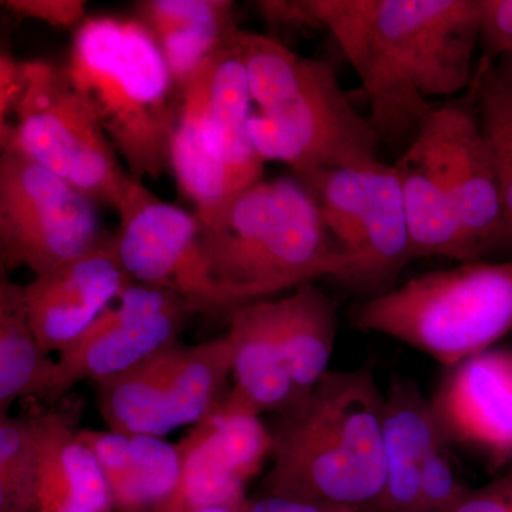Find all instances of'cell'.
Masks as SVG:
<instances>
[{
	"instance_id": "6da1fadb",
	"label": "cell",
	"mask_w": 512,
	"mask_h": 512,
	"mask_svg": "<svg viewBox=\"0 0 512 512\" xmlns=\"http://www.w3.org/2000/svg\"><path fill=\"white\" fill-rule=\"evenodd\" d=\"M352 64L380 143L407 147L436 107L473 84L477 0H305Z\"/></svg>"
},
{
	"instance_id": "7a4b0ae2",
	"label": "cell",
	"mask_w": 512,
	"mask_h": 512,
	"mask_svg": "<svg viewBox=\"0 0 512 512\" xmlns=\"http://www.w3.org/2000/svg\"><path fill=\"white\" fill-rule=\"evenodd\" d=\"M383 413L372 360L353 370H329L268 424L272 466L259 497L376 512L386 481Z\"/></svg>"
},
{
	"instance_id": "3957f363",
	"label": "cell",
	"mask_w": 512,
	"mask_h": 512,
	"mask_svg": "<svg viewBox=\"0 0 512 512\" xmlns=\"http://www.w3.org/2000/svg\"><path fill=\"white\" fill-rule=\"evenodd\" d=\"M198 221L208 272L237 306L319 278L340 282L349 269L318 205L296 177L259 181Z\"/></svg>"
},
{
	"instance_id": "277c9868",
	"label": "cell",
	"mask_w": 512,
	"mask_h": 512,
	"mask_svg": "<svg viewBox=\"0 0 512 512\" xmlns=\"http://www.w3.org/2000/svg\"><path fill=\"white\" fill-rule=\"evenodd\" d=\"M239 39L258 109L249 137L265 163L279 161L293 174L382 163L375 128L328 63L295 55L272 37L241 30Z\"/></svg>"
},
{
	"instance_id": "5b68a950",
	"label": "cell",
	"mask_w": 512,
	"mask_h": 512,
	"mask_svg": "<svg viewBox=\"0 0 512 512\" xmlns=\"http://www.w3.org/2000/svg\"><path fill=\"white\" fill-rule=\"evenodd\" d=\"M64 66L134 180L173 174L181 87L136 18L84 20Z\"/></svg>"
},
{
	"instance_id": "8992f818",
	"label": "cell",
	"mask_w": 512,
	"mask_h": 512,
	"mask_svg": "<svg viewBox=\"0 0 512 512\" xmlns=\"http://www.w3.org/2000/svg\"><path fill=\"white\" fill-rule=\"evenodd\" d=\"M352 323L451 369L512 332V262H461L416 276L357 306Z\"/></svg>"
},
{
	"instance_id": "52a82bcc",
	"label": "cell",
	"mask_w": 512,
	"mask_h": 512,
	"mask_svg": "<svg viewBox=\"0 0 512 512\" xmlns=\"http://www.w3.org/2000/svg\"><path fill=\"white\" fill-rule=\"evenodd\" d=\"M241 30L181 86L171 167L178 188L194 202L198 220L217 214L264 180L265 161L252 146L248 131L254 103Z\"/></svg>"
},
{
	"instance_id": "ba28073f",
	"label": "cell",
	"mask_w": 512,
	"mask_h": 512,
	"mask_svg": "<svg viewBox=\"0 0 512 512\" xmlns=\"http://www.w3.org/2000/svg\"><path fill=\"white\" fill-rule=\"evenodd\" d=\"M28 86L15 124H0L2 150L19 151L96 204L119 210L134 178L64 64L26 62Z\"/></svg>"
},
{
	"instance_id": "9c48e42d",
	"label": "cell",
	"mask_w": 512,
	"mask_h": 512,
	"mask_svg": "<svg viewBox=\"0 0 512 512\" xmlns=\"http://www.w3.org/2000/svg\"><path fill=\"white\" fill-rule=\"evenodd\" d=\"M318 205L326 228L348 258L340 284L372 293L392 291L413 261L402 188L394 165L322 168L293 174Z\"/></svg>"
},
{
	"instance_id": "30bf717a",
	"label": "cell",
	"mask_w": 512,
	"mask_h": 512,
	"mask_svg": "<svg viewBox=\"0 0 512 512\" xmlns=\"http://www.w3.org/2000/svg\"><path fill=\"white\" fill-rule=\"evenodd\" d=\"M231 366L227 336L194 346L178 342L97 384V410L110 431L164 437L220 409L231 390Z\"/></svg>"
},
{
	"instance_id": "8fae6325",
	"label": "cell",
	"mask_w": 512,
	"mask_h": 512,
	"mask_svg": "<svg viewBox=\"0 0 512 512\" xmlns=\"http://www.w3.org/2000/svg\"><path fill=\"white\" fill-rule=\"evenodd\" d=\"M96 202L19 151L0 156V275L49 274L100 244Z\"/></svg>"
},
{
	"instance_id": "7c38bea8",
	"label": "cell",
	"mask_w": 512,
	"mask_h": 512,
	"mask_svg": "<svg viewBox=\"0 0 512 512\" xmlns=\"http://www.w3.org/2000/svg\"><path fill=\"white\" fill-rule=\"evenodd\" d=\"M117 212V249L134 284L170 289L198 313L229 315L238 308L208 272L195 212L160 200L136 180Z\"/></svg>"
},
{
	"instance_id": "4fadbf2b",
	"label": "cell",
	"mask_w": 512,
	"mask_h": 512,
	"mask_svg": "<svg viewBox=\"0 0 512 512\" xmlns=\"http://www.w3.org/2000/svg\"><path fill=\"white\" fill-rule=\"evenodd\" d=\"M56 359V377L46 403L53 404L76 384H100L123 375L168 346L197 309L170 289L133 284Z\"/></svg>"
},
{
	"instance_id": "5bb4252c",
	"label": "cell",
	"mask_w": 512,
	"mask_h": 512,
	"mask_svg": "<svg viewBox=\"0 0 512 512\" xmlns=\"http://www.w3.org/2000/svg\"><path fill=\"white\" fill-rule=\"evenodd\" d=\"M420 131L429 137L453 195L468 261H481L503 244L504 205L473 94L470 100L436 107Z\"/></svg>"
},
{
	"instance_id": "9a60e30c",
	"label": "cell",
	"mask_w": 512,
	"mask_h": 512,
	"mask_svg": "<svg viewBox=\"0 0 512 512\" xmlns=\"http://www.w3.org/2000/svg\"><path fill=\"white\" fill-rule=\"evenodd\" d=\"M177 448L180 481L157 508L245 507L251 504L248 484L271 460L272 437L262 417L220 407L192 426Z\"/></svg>"
},
{
	"instance_id": "2e32d148",
	"label": "cell",
	"mask_w": 512,
	"mask_h": 512,
	"mask_svg": "<svg viewBox=\"0 0 512 512\" xmlns=\"http://www.w3.org/2000/svg\"><path fill=\"white\" fill-rule=\"evenodd\" d=\"M430 404L448 446L474 451L493 471L512 467V350H485L447 369Z\"/></svg>"
},
{
	"instance_id": "e0dca14e",
	"label": "cell",
	"mask_w": 512,
	"mask_h": 512,
	"mask_svg": "<svg viewBox=\"0 0 512 512\" xmlns=\"http://www.w3.org/2000/svg\"><path fill=\"white\" fill-rule=\"evenodd\" d=\"M134 282L121 262L116 235L26 285L30 323L47 356L80 338Z\"/></svg>"
},
{
	"instance_id": "ac0fdd59",
	"label": "cell",
	"mask_w": 512,
	"mask_h": 512,
	"mask_svg": "<svg viewBox=\"0 0 512 512\" xmlns=\"http://www.w3.org/2000/svg\"><path fill=\"white\" fill-rule=\"evenodd\" d=\"M231 379L222 409L229 413L281 414L301 400L275 332V301L245 303L229 313Z\"/></svg>"
},
{
	"instance_id": "d6986e66",
	"label": "cell",
	"mask_w": 512,
	"mask_h": 512,
	"mask_svg": "<svg viewBox=\"0 0 512 512\" xmlns=\"http://www.w3.org/2000/svg\"><path fill=\"white\" fill-rule=\"evenodd\" d=\"M443 440L430 399L419 384L407 377H392L384 394L386 481L376 512H421V473Z\"/></svg>"
},
{
	"instance_id": "ffe728a7",
	"label": "cell",
	"mask_w": 512,
	"mask_h": 512,
	"mask_svg": "<svg viewBox=\"0 0 512 512\" xmlns=\"http://www.w3.org/2000/svg\"><path fill=\"white\" fill-rule=\"evenodd\" d=\"M109 484L117 512H150L173 495L181 476L177 444L147 434L79 430Z\"/></svg>"
},
{
	"instance_id": "44dd1931",
	"label": "cell",
	"mask_w": 512,
	"mask_h": 512,
	"mask_svg": "<svg viewBox=\"0 0 512 512\" xmlns=\"http://www.w3.org/2000/svg\"><path fill=\"white\" fill-rule=\"evenodd\" d=\"M40 477L33 512H111L109 484L69 414L37 413Z\"/></svg>"
},
{
	"instance_id": "7402d4cb",
	"label": "cell",
	"mask_w": 512,
	"mask_h": 512,
	"mask_svg": "<svg viewBox=\"0 0 512 512\" xmlns=\"http://www.w3.org/2000/svg\"><path fill=\"white\" fill-rule=\"evenodd\" d=\"M393 165L402 188L413 259L470 262L456 204L429 137L420 131Z\"/></svg>"
},
{
	"instance_id": "603a6c76",
	"label": "cell",
	"mask_w": 512,
	"mask_h": 512,
	"mask_svg": "<svg viewBox=\"0 0 512 512\" xmlns=\"http://www.w3.org/2000/svg\"><path fill=\"white\" fill-rule=\"evenodd\" d=\"M136 10L180 87L241 30L229 0H144Z\"/></svg>"
},
{
	"instance_id": "cb8c5ba5",
	"label": "cell",
	"mask_w": 512,
	"mask_h": 512,
	"mask_svg": "<svg viewBox=\"0 0 512 512\" xmlns=\"http://www.w3.org/2000/svg\"><path fill=\"white\" fill-rule=\"evenodd\" d=\"M275 332L299 397L329 372L338 336V305L315 282L275 301Z\"/></svg>"
},
{
	"instance_id": "d4e9b609",
	"label": "cell",
	"mask_w": 512,
	"mask_h": 512,
	"mask_svg": "<svg viewBox=\"0 0 512 512\" xmlns=\"http://www.w3.org/2000/svg\"><path fill=\"white\" fill-rule=\"evenodd\" d=\"M56 377V360L40 348L30 323L26 288L0 275V417L18 400H46Z\"/></svg>"
},
{
	"instance_id": "484cf974",
	"label": "cell",
	"mask_w": 512,
	"mask_h": 512,
	"mask_svg": "<svg viewBox=\"0 0 512 512\" xmlns=\"http://www.w3.org/2000/svg\"><path fill=\"white\" fill-rule=\"evenodd\" d=\"M470 89L500 178L504 205L501 247L512 248V80L493 67L476 74Z\"/></svg>"
},
{
	"instance_id": "4316f807",
	"label": "cell",
	"mask_w": 512,
	"mask_h": 512,
	"mask_svg": "<svg viewBox=\"0 0 512 512\" xmlns=\"http://www.w3.org/2000/svg\"><path fill=\"white\" fill-rule=\"evenodd\" d=\"M39 477L36 414L0 417V512L35 511Z\"/></svg>"
},
{
	"instance_id": "83f0119b",
	"label": "cell",
	"mask_w": 512,
	"mask_h": 512,
	"mask_svg": "<svg viewBox=\"0 0 512 512\" xmlns=\"http://www.w3.org/2000/svg\"><path fill=\"white\" fill-rule=\"evenodd\" d=\"M446 440L430 454L420 480L421 512H446L470 491L457 471Z\"/></svg>"
},
{
	"instance_id": "f1b7e54d",
	"label": "cell",
	"mask_w": 512,
	"mask_h": 512,
	"mask_svg": "<svg viewBox=\"0 0 512 512\" xmlns=\"http://www.w3.org/2000/svg\"><path fill=\"white\" fill-rule=\"evenodd\" d=\"M477 5L481 57L474 76L512 55V0H477Z\"/></svg>"
},
{
	"instance_id": "f546056e",
	"label": "cell",
	"mask_w": 512,
	"mask_h": 512,
	"mask_svg": "<svg viewBox=\"0 0 512 512\" xmlns=\"http://www.w3.org/2000/svg\"><path fill=\"white\" fill-rule=\"evenodd\" d=\"M2 3L15 15L42 20L56 28L80 26L86 20L83 0H8Z\"/></svg>"
},
{
	"instance_id": "4dcf8cb0",
	"label": "cell",
	"mask_w": 512,
	"mask_h": 512,
	"mask_svg": "<svg viewBox=\"0 0 512 512\" xmlns=\"http://www.w3.org/2000/svg\"><path fill=\"white\" fill-rule=\"evenodd\" d=\"M446 512H512V467L470 491Z\"/></svg>"
},
{
	"instance_id": "1f68e13d",
	"label": "cell",
	"mask_w": 512,
	"mask_h": 512,
	"mask_svg": "<svg viewBox=\"0 0 512 512\" xmlns=\"http://www.w3.org/2000/svg\"><path fill=\"white\" fill-rule=\"evenodd\" d=\"M28 86L26 62H18L9 52L0 55V124L8 123Z\"/></svg>"
},
{
	"instance_id": "d6a6232c",
	"label": "cell",
	"mask_w": 512,
	"mask_h": 512,
	"mask_svg": "<svg viewBox=\"0 0 512 512\" xmlns=\"http://www.w3.org/2000/svg\"><path fill=\"white\" fill-rule=\"evenodd\" d=\"M256 8L269 22L282 23L288 26H309L318 28L313 22L311 13L306 8L305 0L298 2H258Z\"/></svg>"
},
{
	"instance_id": "836d02e7",
	"label": "cell",
	"mask_w": 512,
	"mask_h": 512,
	"mask_svg": "<svg viewBox=\"0 0 512 512\" xmlns=\"http://www.w3.org/2000/svg\"><path fill=\"white\" fill-rule=\"evenodd\" d=\"M249 512H360L355 508L312 501L288 500V498L259 497L252 500Z\"/></svg>"
},
{
	"instance_id": "e575fe53",
	"label": "cell",
	"mask_w": 512,
	"mask_h": 512,
	"mask_svg": "<svg viewBox=\"0 0 512 512\" xmlns=\"http://www.w3.org/2000/svg\"><path fill=\"white\" fill-rule=\"evenodd\" d=\"M251 504L245 505V507H192L178 508V510H165V508H156V510L165 512H249V510H251Z\"/></svg>"
},
{
	"instance_id": "d590c367",
	"label": "cell",
	"mask_w": 512,
	"mask_h": 512,
	"mask_svg": "<svg viewBox=\"0 0 512 512\" xmlns=\"http://www.w3.org/2000/svg\"><path fill=\"white\" fill-rule=\"evenodd\" d=\"M495 67H497L498 72L503 74L504 77L512 80V55L504 57Z\"/></svg>"
},
{
	"instance_id": "8d00e7d4",
	"label": "cell",
	"mask_w": 512,
	"mask_h": 512,
	"mask_svg": "<svg viewBox=\"0 0 512 512\" xmlns=\"http://www.w3.org/2000/svg\"><path fill=\"white\" fill-rule=\"evenodd\" d=\"M150 512H165V511H161V510H153V511H150Z\"/></svg>"
}]
</instances>
